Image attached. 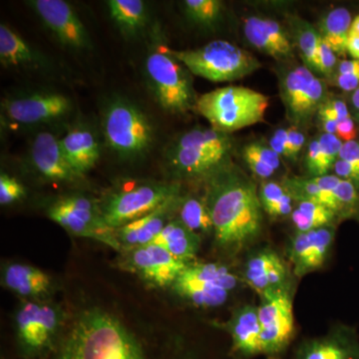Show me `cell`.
<instances>
[{"instance_id":"cell-2","label":"cell","mask_w":359,"mask_h":359,"mask_svg":"<svg viewBox=\"0 0 359 359\" xmlns=\"http://www.w3.org/2000/svg\"><path fill=\"white\" fill-rule=\"evenodd\" d=\"M205 202L214 224L215 243L238 254L261 235L264 210L256 183L233 162L205 182Z\"/></svg>"},{"instance_id":"cell-36","label":"cell","mask_w":359,"mask_h":359,"mask_svg":"<svg viewBox=\"0 0 359 359\" xmlns=\"http://www.w3.org/2000/svg\"><path fill=\"white\" fill-rule=\"evenodd\" d=\"M318 139L320 142L323 168L325 173L330 174V171L334 169L335 162L339 160L344 142L337 135L325 133H321Z\"/></svg>"},{"instance_id":"cell-17","label":"cell","mask_w":359,"mask_h":359,"mask_svg":"<svg viewBox=\"0 0 359 359\" xmlns=\"http://www.w3.org/2000/svg\"><path fill=\"white\" fill-rule=\"evenodd\" d=\"M28 4L61 43L74 49L89 47L88 32L68 2L63 0H32Z\"/></svg>"},{"instance_id":"cell-28","label":"cell","mask_w":359,"mask_h":359,"mask_svg":"<svg viewBox=\"0 0 359 359\" xmlns=\"http://www.w3.org/2000/svg\"><path fill=\"white\" fill-rule=\"evenodd\" d=\"M37 55L30 45L18 33L0 25V62L6 67H20L37 62Z\"/></svg>"},{"instance_id":"cell-13","label":"cell","mask_w":359,"mask_h":359,"mask_svg":"<svg viewBox=\"0 0 359 359\" xmlns=\"http://www.w3.org/2000/svg\"><path fill=\"white\" fill-rule=\"evenodd\" d=\"M67 96L54 91H39L11 97L2 102V112L18 126L32 127L60 121L72 112Z\"/></svg>"},{"instance_id":"cell-23","label":"cell","mask_w":359,"mask_h":359,"mask_svg":"<svg viewBox=\"0 0 359 359\" xmlns=\"http://www.w3.org/2000/svg\"><path fill=\"white\" fill-rule=\"evenodd\" d=\"M59 142L66 159L83 178L85 174L95 167L100 158V146L95 135L86 127L70 129Z\"/></svg>"},{"instance_id":"cell-6","label":"cell","mask_w":359,"mask_h":359,"mask_svg":"<svg viewBox=\"0 0 359 359\" xmlns=\"http://www.w3.org/2000/svg\"><path fill=\"white\" fill-rule=\"evenodd\" d=\"M166 50L192 74L214 82L242 79L262 66L249 52L224 40H215L197 49L175 50L166 47Z\"/></svg>"},{"instance_id":"cell-30","label":"cell","mask_w":359,"mask_h":359,"mask_svg":"<svg viewBox=\"0 0 359 359\" xmlns=\"http://www.w3.org/2000/svg\"><path fill=\"white\" fill-rule=\"evenodd\" d=\"M280 183L289 191L295 203L301 201L320 203L332 210L339 218V205L334 194L323 190L311 177H285Z\"/></svg>"},{"instance_id":"cell-18","label":"cell","mask_w":359,"mask_h":359,"mask_svg":"<svg viewBox=\"0 0 359 359\" xmlns=\"http://www.w3.org/2000/svg\"><path fill=\"white\" fill-rule=\"evenodd\" d=\"M290 359H359L358 330L337 323L327 334L302 341Z\"/></svg>"},{"instance_id":"cell-42","label":"cell","mask_w":359,"mask_h":359,"mask_svg":"<svg viewBox=\"0 0 359 359\" xmlns=\"http://www.w3.org/2000/svg\"><path fill=\"white\" fill-rule=\"evenodd\" d=\"M306 141V135L301 131L299 127L292 125V127L287 128V159L297 160Z\"/></svg>"},{"instance_id":"cell-47","label":"cell","mask_w":359,"mask_h":359,"mask_svg":"<svg viewBox=\"0 0 359 359\" xmlns=\"http://www.w3.org/2000/svg\"><path fill=\"white\" fill-rule=\"evenodd\" d=\"M339 159L346 161L359 169V139L344 143Z\"/></svg>"},{"instance_id":"cell-9","label":"cell","mask_w":359,"mask_h":359,"mask_svg":"<svg viewBox=\"0 0 359 359\" xmlns=\"http://www.w3.org/2000/svg\"><path fill=\"white\" fill-rule=\"evenodd\" d=\"M145 69L150 88L163 109L182 114L195 108L198 97L191 72L168 53L165 45L149 54Z\"/></svg>"},{"instance_id":"cell-20","label":"cell","mask_w":359,"mask_h":359,"mask_svg":"<svg viewBox=\"0 0 359 359\" xmlns=\"http://www.w3.org/2000/svg\"><path fill=\"white\" fill-rule=\"evenodd\" d=\"M231 337V359H254L263 356L262 327L257 306L245 304L236 309L222 325Z\"/></svg>"},{"instance_id":"cell-19","label":"cell","mask_w":359,"mask_h":359,"mask_svg":"<svg viewBox=\"0 0 359 359\" xmlns=\"http://www.w3.org/2000/svg\"><path fill=\"white\" fill-rule=\"evenodd\" d=\"M30 161L37 174L47 181L71 184L83 179L71 166L59 139L50 132H41L34 137L30 147Z\"/></svg>"},{"instance_id":"cell-11","label":"cell","mask_w":359,"mask_h":359,"mask_svg":"<svg viewBox=\"0 0 359 359\" xmlns=\"http://www.w3.org/2000/svg\"><path fill=\"white\" fill-rule=\"evenodd\" d=\"M47 216L76 237L91 238L121 252L116 231L106 223L100 204L84 195L60 198L49 205Z\"/></svg>"},{"instance_id":"cell-16","label":"cell","mask_w":359,"mask_h":359,"mask_svg":"<svg viewBox=\"0 0 359 359\" xmlns=\"http://www.w3.org/2000/svg\"><path fill=\"white\" fill-rule=\"evenodd\" d=\"M337 224L316 230L295 231L287 248V257L297 278L323 268L334 247Z\"/></svg>"},{"instance_id":"cell-32","label":"cell","mask_w":359,"mask_h":359,"mask_svg":"<svg viewBox=\"0 0 359 359\" xmlns=\"http://www.w3.org/2000/svg\"><path fill=\"white\" fill-rule=\"evenodd\" d=\"M259 197L264 212L271 218L290 217L294 211V198L282 183L264 181L259 188Z\"/></svg>"},{"instance_id":"cell-34","label":"cell","mask_w":359,"mask_h":359,"mask_svg":"<svg viewBox=\"0 0 359 359\" xmlns=\"http://www.w3.org/2000/svg\"><path fill=\"white\" fill-rule=\"evenodd\" d=\"M244 32L245 39L257 50L278 59V60L285 59L283 52L269 39L263 25V18H259V16H250V18H245Z\"/></svg>"},{"instance_id":"cell-3","label":"cell","mask_w":359,"mask_h":359,"mask_svg":"<svg viewBox=\"0 0 359 359\" xmlns=\"http://www.w3.org/2000/svg\"><path fill=\"white\" fill-rule=\"evenodd\" d=\"M233 149L231 134L197 126L170 144L165 159L168 169L177 178L205 182L231 163Z\"/></svg>"},{"instance_id":"cell-50","label":"cell","mask_w":359,"mask_h":359,"mask_svg":"<svg viewBox=\"0 0 359 359\" xmlns=\"http://www.w3.org/2000/svg\"><path fill=\"white\" fill-rule=\"evenodd\" d=\"M349 104H351V109H353V115L359 113V87L358 89L351 92L349 97Z\"/></svg>"},{"instance_id":"cell-44","label":"cell","mask_w":359,"mask_h":359,"mask_svg":"<svg viewBox=\"0 0 359 359\" xmlns=\"http://www.w3.org/2000/svg\"><path fill=\"white\" fill-rule=\"evenodd\" d=\"M327 82H330L342 91L351 93L359 87V71L347 74H335Z\"/></svg>"},{"instance_id":"cell-38","label":"cell","mask_w":359,"mask_h":359,"mask_svg":"<svg viewBox=\"0 0 359 359\" xmlns=\"http://www.w3.org/2000/svg\"><path fill=\"white\" fill-rule=\"evenodd\" d=\"M304 168L306 173L311 178L325 176L323 158H321L320 142L318 137L313 138L306 146V155H304Z\"/></svg>"},{"instance_id":"cell-37","label":"cell","mask_w":359,"mask_h":359,"mask_svg":"<svg viewBox=\"0 0 359 359\" xmlns=\"http://www.w3.org/2000/svg\"><path fill=\"white\" fill-rule=\"evenodd\" d=\"M25 197V189L20 182L2 172L0 175V204H13Z\"/></svg>"},{"instance_id":"cell-45","label":"cell","mask_w":359,"mask_h":359,"mask_svg":"<svg viewBox=\"0 0 359 359\" xmlns=\"http://www.w3.org/2000/svg\"><path fill=\"white\" fill-rule=\"evenodd\" d=\"M335 135H337L344 143L358 139V130L353 116L339 122L337 134Z\"/></svg>"},{"instance_id":"cell-41","label":"cell","mask_w":359,"mask_h":359,"mask_svg":"<svg viewBox=\"0 0 359 359\" xmlns=\"http://www.w3.org/2000/svg\"><path fill=\"white\" fill-rule=\"evenodd\" d=\"M318 112L323 113V114L327 115L328 117L334 118V120L339 122L351 117L346 101L342 97L332 95L330 93L327 101L323 103Z\"/></svg>"},{"instance_id":"cell-14","label":"cell","mask_w":359,"mask_h":359,"mask_svg":"<svg viewBox=\"0 0 359 359\" xmlns=\"http://www.w3.org/2000/svg\"><path fill=\"white\" fill-rule=\"evenodd\" d=\"M121 264L149 285L162 289L172 287L187 266L164 248L153 243L122 252Z\"/></svg>"},{"instance_id":"cell-26","label":"cell","mask_w":359,"mask_h":359,"mask_svg":"<svg viewBox=\"0 0 359 359\" xmlns=\"http://www.w3.org/2000/svg\"><path fill=\"white\" fill-rule=\"evenodd\" d=\"M292 39L299 48L302 62L314 74H320L318 68V49H320V35L318 28L309 21L297 15L289 18Z\"/></svg>"},{"instance_id":"cell-4","label":"cell","mask_w":359,"mask_h":359,"mask_svg":"<svg viewBox=\"0 0 359 359\" xmlns=\"http://www.w3.org/2000/svg\"><path fill=\"white\" fill-rule=\"evenodd\" d=\"M269 97L256 90L226 86L198 97L195 109L212 128L231 134L263 122Z\"/></svg>"},{"instance_id":"cell-51","label":"cell","mask_w":359,"mask_h":359,"mask_svg":"<svg viewBox=\"0 0 359 359\" xmlns=\"http://www.w3.org/2000/svg\"><path fill=\"white\" fill-rule=\"evenodd\" d=\"M349 35H353V36H359V14L355 18H354L353 23H351Z\"/></svg>"},{"instance_id":"cell-43","label":"cell","mask_w":359,"mask_h":359,"mask_svg":"<svg viewBox=\"0 0 359 359\" xmlns=\"http://www.w3.org/2000/svg\"><path fill=\"white\" fill-rule=\"evenodd\" d=\"M242 157L250 171L256 175L257 178L264 179V181H266V179L271 178L276 173V170H273V168L269 167L266 163L262 162L261 160L257 159L255 156L245 152L244 150H242Z\"/></svg>"},{"instance_id":"cell-27","label":"cell","mask_w":359,"mask_h":359,"mask_svg":"<svg viewBox=\"0 0 359 359\" xmlns=\"http://www.w3.org/2000/svg\"><path fill=\"white\" fill-rule=\"evenodd\" d=\"M107 6L111 18L123 34H137L147 23V7L142 0H109Z\"/></svg>"},{"instance_id":"cell-29","label":"cell","mask_w":359,"mask_h":359,"mask_svg":"<svg viewBox=\"0 0 359 359\" xmlns=\"http://www.w3.org/2000/svg\"><path fill=\"white\" fill-rule=\"evenodd\" d=\"M290 219L294 224L295 231L299 233L339 223V218L332 210L313 201H301L295 203Z\"/></svg>"},{"instance_id":"cell-48","label":"cell","mask_w":359,"mask_h":359,"mask_svg":"<svg viewBox=\"0 0 359 359\" xmlns=\"http://www.w3.org/2000/svg\"><path fill=\"white\" fill-rule=\"evenodd\" d=\"M316 116H318V126H320L323 133L332 135L337 134L339 121L334 120V118L328 117L327 115L323 114V113L321 112H318Z\"/></svg>"},{"instance_id":"cell-52","label":"cell","mask_w":359,"mask_h":359,"mask_svg":"<svg viewBox=\"0 0 359 359\" xmlns=\"http://www.w3.org/2000/svg\"><path fill=\"white\" fill-rule=\"evenodd\" d=\"M353 118L354 119V121L356 123H359V113H356V114H354L353 116Z\"/></svg>"},{"instance_id":"cell-25","label":"cell","mask_w":359,"mask_h":359,"mask_svg":"<svg viewBox=\"0 0 359 359\" xmlns=\"http://www.w3.org/2000/svg\"><path fill=\"white\" fill-rule=\"evenodd\" d=\"M353 20L348 9L337 7L323 14L318 22V32L321 39L332 47L339 57L347 53V41Z\"/></svg>"},{"instance_id":"cell-10","label":"cell","mask_w":359,"mask_h":359,"mask_svg":"<svg viewBox=\"0 0 359 359\" xmlns=\"http://www.w3.org/2000/svg\"><path fill=\"white\" fill-rule=\"evenodd\" d=\"M240 285V278L226 264L192 262L187 264L173 290L193 306L214 309L223 306Z\"/></svg>"},{"instance_id":"cell-15","label":"cell","mask_w":359,"mask_h":359,"mask_svg":"<svg viewBox=\"0 0 359 359\" xmlns=\"http://www.w3.org/2000/svg\"><path fill=\"white\" fill-rule=\"evenodd\" d=\"M243 278L259 297L280 292H292L289 264L276 250L262 249L247 259Z\"/></svg>"},{"instance_id":"cell-5","label":"cell","mask_w":359,"mask_h":359,"mask_svg":"<svg viewBox=\"0 0 359 359\" xmlns=\"http://www.w3.org/2000/svg\"><path fill=\"white\" fill-rule=\"evenodd\" d=\"M181 195L179 182L129 181L113 189L99 202L106 223L117 230L143 218L167 201Z\"/></svg>"},{"instance_id":"cell-33","label":"cell","mask_w":359,"mask_h":359,"mask_svg":"<svg viewBox=\"0 0 359 359\" xmlns=\"http://www.w3.org/2000/svg\"><path fill=\"white\" fill-rule=\"evenodd\" d=\"M313 75L314 73L304 65L294 66L280 73V98L287 111V116L294 111Z\"/></svg>"},{"instance_id":"cell-31","label":"cell","mask_w":359,"mask_h":359,"mask_svg":"<svg viewBox=\"0 0 359 359\" xmlns=\"http://www.w3.org/2000/svg\"><path fill=\"white\" fill-rule=\"evenodd\" d=\"M176 214L178 219L197 235L214 233V224L204 198L191 195L181 197Z\"/></svg>"},{"instance_id":"cell-24","label":"cell","mask_w":359,"mask_h":359,"mask_svg":"<svg viewBox=\"0 0 359 359\" xmlns=\"http://www.w3.org/2000/svg\"><path fill=\"white\" fill-rule=\"evenodd\" d=\"M153 244L164 248L175 259L188 264L195 262L201 247V238L180 219L174 218L163 229Z\"/></svg>"},{"instance_id":"cell-46","label":"cell","mask_w":359,"mask_h":359,"mask_svg":"<svg viewBox=\"0 0 359 359\" xmlns=\"http://www.w3.org/2000/svg\"><path fill=\"white\" fill-rule=\"evenodd\" d=\"M269 145L280 157L287 159V129H276L269 140Z\"/></svg>"},{"instance_id":"cell-22","label":"cell","mask_w":359,"mask_h":359,"mask_svg":"<svg viewBox=\"0 0 359 359\" xmlns=\"http://www.w3.org/2000/svg\"><path fill=\"white\" fill-rule=\"evenodd\" d=\"M2 285L25 301L43 299L52 289L50 276L41 269L21 263L6 266L2 271Z\"/></svg>"},{"instance_id":"cell-1","label":"cell","mask_w":359,"mask_h":359,"mask_svg":"<svg viewBox=\"0 0 359 359\" xmlns=\"http://www.w3.org/2000/svg\"><path fill=\"white\" fill-rule=\"evenodd\" d=\"M45 359H205L182 341L154 347L117 316L101 309H85Z\"/></svg>"},{"instance_id":"cell-7","label":"cell","mask_w":359,"mask_h":359,"mask_svg":"<svg viewBox=\"0 0 359 359\" xmlns=\"http://www.w3.org/2000/svg\"><path fill=\"white\" fill-rule=\"evenodd\" d=\"M106 143L123 160H139L150 152L154 143L152 122L135 104L126 99H114L103 114Z\"/></svg>"},{"instance_id":"cell-8","label":"cell","mask_w":359,"mask_h":359,"mask_svg":"<svg viewBox=\"0 0 359 359\" xmlns=\"http://www.w3.org/2000/svg\"><path fill=\"white\" fill-rule=\"evenodd\" d=\"M65 314L44 299L23 301L14 318L18 353L23 359H45L60 339Z\"/></svg>"},{"instance_id":"cell-49","label":"cell","mask_w":359,"mask_h":359,"mask_svg":"<svg viewBox=\"0 0 359 359\" xmlns=\"http://www.w3.org/2000/svg\"><path fill=\"white\" fill-rule=\"evenodd\" d=\"M347 53L351 54V57L359 60V36L349 35L347 41Z\"/></svg>"},{"instance_id":"cell-35","label":"cell","mask_w":359,"mask_h":359,"mask_svg":"<svg viewBox=\"0 0 359 359\" xmlns=\"http://www.w3.org/2000/svg\"><path fill=\"white\" fill-rule=\"evenodd\" d=\"M184 8L186 15L194 23L212 27L221 18L223 2L219 0H186Z\"/></svg>"},{"instance_id":"cell-21","label":"cell","mask_w":359,"mask_h":359,"mask_svg":"<svg viewBox=\"0 0 359 359\" xmlns=\"http://www.w3.org/2000/svg\"><path fill=\"white\" fill-rule=\"evenodd\" d=\"M181 197L182 195H179L172 198L143 218L117 229L116 237L121 247V252L152 244L166 224L174 219Z\"/></svg>"},{"instance_id":"cell-39","label":"cell","mask_w":359,"mask_h":359,"mask_svg":"<svg viewBox=\"0 0 359 359\" xmlns=\"http://www.w3.org/2000/svg\"><path fill=\"white\" fill-rule=\"evenodd\" d=\"M243 150L255 156L262 162L266 163V165L273 168L276 171L280 167V156L276 154L269 144L264 143L262 141L250 142L243 148Z\"/></svg>"},{"instance_id":"cell-40","label":"cell","mask_w":359,"mask_h":359,"mask_svg":"<svg viewBox=\"0 0 359 359\" xmlns=\"http://www.w3.org/2000/svg\"><path fill=\"white\" fill-rule=\"evenodd\" d=\"M339 60L337 55L330 46L320 37V49H318V68H320V75L327 78V81L334 76L335 70H337Z\"/></svg>"},{"instance_id":"cell-12","label":"cell","mask_w":359,"mask_h":359,"mask_svg":"<svg viewBox=\"0 0 359 359\" xmlns=\"http://www.w3.org/2000/svg\"><path fill=\"white\" fill-rule=\"evenodd\" d=\"M262 327L263 356L283 359L295 334L292 292H280L261 297L257 306Z\"/></svg>"}]
</instances>
